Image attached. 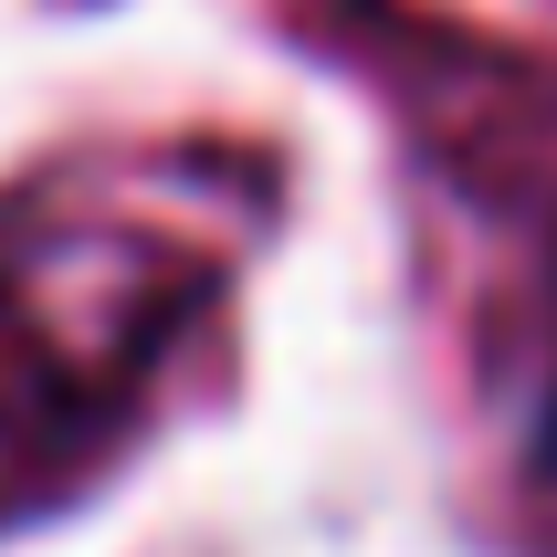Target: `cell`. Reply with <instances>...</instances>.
Instances as JSON below:
<instances>
[{"mask_svg":"<svg viewBox=\"0 0 557 557\" xmlns=\"http://www.w3.org/2000/svg\"><path fill=\"white\" fill-rule=\"evenodd\" d=\"M547 463H557V410H547Z\"/></svg>","mask_w":557,"mask_h":557,"instance_id":"obj_1","label":"cell"}]
</instances>
